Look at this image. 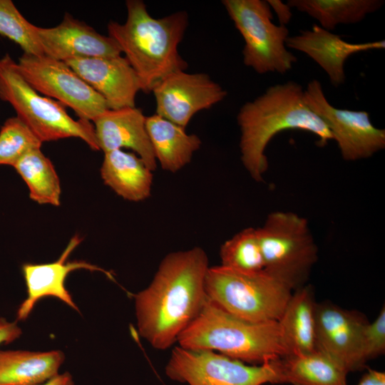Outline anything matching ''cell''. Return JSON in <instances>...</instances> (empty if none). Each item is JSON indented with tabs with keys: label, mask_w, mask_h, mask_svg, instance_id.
Returning <instances> with one entry per match:
<instances>
[{
	"label": "cell",
	"mask_w": 385,
	"mask_h": 385,
	"mask_svg": "<svg viewBox=\"0 0 385 385\" xmlns=\"http://www.w3.org/2000/svg\"><path fill=\"white\" fill-rule=\"evenodd\" d=\"M208 257L200 247L166 255L147 287L134 296L137 327L153 348L165 350L202 310Z\"/></svg>",
	"instance_id": "6da1fadb"
},
{
	"label": "cell",
	"mask_w": 385,
	"mask_h": 385,
	"mask_svg": "<svg viewBox=\"0 0 385 385\" xmlns=\"http://www.w3.org/2000/svg\"><path fill=\"white\" fill-rule=\"evenodd\" d=\"M240 130L241 161L251 178L263 180L268 169L265 149L278 133L301 130L315 135L319 146L333 140L324 122L307 105L304 89L289 81L269 87L265 92L245 103L237 115Z\"/></svg>",
	"instance_id": "7a4b0ae2"
},
{
	"label": "cell",
	"mask_w": 385,
	"mask_h": 385,
	"mask_svg": "<svg viewBox=\"0 0 385 385\" xmlns=\"http://www.w3.org/2000/svg\"><path fill=\"white\" fill-rule=\"evenodd\" d=\"M125 5V22L110 21L108 36L117 42L137 73L141 91L149 93L169 73L187 69L188 63L178 48L188 25V15L179 11L155 19L141 0H127Z\"/></svg>",
	"instance_id": "3957f363"
},
{
	"label": "cell",
	"mask_w": 385,
	"mask_h": 385,
	"mask_svg": "<svg viewBox=\"0 0 385 385\" xmlns=\"http://www.w3.org/2000/svg\"><path fill=\"white\" fill-rule=\"evenodd\" d=\"M177 342L183 348L213 351L252 365L289 355L278 321L242 319L207 297L198 316Z\"/></svg>",
	"instance_id": "277c9868"
},
{
	"label": "cell",
	"mask_w": 385,
	"mask_h": 385,
	"mask_svg": "<svg viewBox=\"0 0 385 385\" xmlns=\"http://www.w3.org/2000/svg\"><path fill=\"white\" fill-rule=\"evenodd\" d=\"M0 99L13 107L16 116L42 143L78 138L92 150H100L93 124L74 120L63 104L40 95L25 80L9 53L0 58Z\"/></svg>",
	"instance_id": "5b68a950"
},
{
	"label": "cell",
	"mask_w": 385,
	"mask_h": 385,
	"mask_svg": "<svg viewBox=\"0 0 385 385\" xmlns=\"http://www.w3.org/2000/svg\"><path fill=\"white\" fill-rule=\"evenodd\" d=\"M205 287L215 305L251 322L278 321L293 292L265 270L245 273L220 265L209 267Z\"/></svg>",
	"instance_id": "8992f818"
},
{
	"label": "cell",
	"mask_w": 385,
	"mask_h": 385,
	"mask_svg": "<svg viewBox=\"0 0 385 385\" xmlns=\"http://www.w3.org/2000/svg\"><path fill=\"white\" fill-rule=\"evenodd\" d=\"M257 232L264 270L293 291L304 286L318 259L308 220L293 212L274 211Z\"/></svg>",
	"instance_id": "52a82bcc"
},
{
	"label": "cell",
	"mask_w": 385,
	"mask_h": 385,
	"mask_svg": "<svg viewBox=\"0 0 385 385\" xmlns=\"http://www.w3.org/2000/svg\"><path fill=\"white\" fill-rule=\"evenodd\" d=\"M222 4L244 39L246 66L260 74H283L292 68L297 58L285 45L289 30L272 23V9L267 1L223 0Z\"/></svg>",
	"instance_id": "ba28073f"
},
{
	"label": "cell",
	"mask_w": 385,
	"mask_h": 385,
	"mask_svg": "<svg viewBox=\"0 0 385 385\" xmlns=\"http://www.w3.org/2000/svg\"><path fill=\"white\" fill-rule=\"evenodd\" d=\"M279 359L246 364L222 354L175 346L165 367L171 380L188 385L282 384Z\"/></svg>",
	"instance_id": "9c48e42d"
},
{
	"label": "cell",
	"mask_w": 385,
	"mask_h": 385,
	"mask_svg": "<svg viewBox=\"0 0 385 385\" xmlns=\"http://www.w3.org/2000/svg\"><path fill=\"white\" fill-rule=\"evenodd\" d=\"M17 66L37 92L71 108L78 119L93 122L108 110L104 98L64 61L23 53Z\"/></svg>",
	"instance_id": "30bf717a"
},
{
	"label": "cell",
	"mask_w": 385,
	"mask_h": 385,
	"mask_svg": "<svg viewBox=\"0 0 385 385\" xmlns=\"http://www.w3.org/2000/svg\"><path fill=\"white\" fill-rule=\"evenodd\" d=\"M304 95L309 108L327 125L344 160L369 158L385 148V130L373 125L368 112L334 107L316 79L308 83Z\"/></svg>",
	"instance_id": "8fae6325"
},
{
	"label": "cell",
	"mask_w": 385,
	"mask_h": 385,
	"mask_svg": "<svg viewBox=\"0 0 385 385\" xmlns=\"http://www.w3.org/2000/svg\"><path fill=\"white\" fill-rule=\"evenodd\" d=\"M155 98V114L186 128L197 112L222 101L227 92L205 73L178 71L159 81L151 91Z\"/></svg>",
	"instance_id": "7c38bea8"
},
{
	"label": "cell",
	"mask_w": 385,
	"mask_h": 385,
	"mask_svg": "<svg viewBox=\"0 0 385 385\" xmlns=\"http://www.w3.org/2000/svg\"><path fill=\"white\" fill-rule=\"evenodd\" d=\"M315 322L317 349L333 357L349 372L365 368L362 342L368 321L364 315L332 302H317Z\"/></svg>",
	"instance_id": "4fadbf2b"
},
{
	"label": "cell",
	"mask_w": 385,
	"mask_h": 385,
	"mask_svg": "<svg viewBox=\"0 0 385 385\" xmlns=\"http://www.w3.org/2000/svg\"><path fill=\"white\" fill-rule=\"evenodd\" d=\"M64 62L104 98L108 109L135 107L142 86L125 57L75 58Z\"/></svg>",
	"instance_id": "5bb4252c"
},
{
	"label": "cell",
	"mask_w": 385,
	"mask_h": 385,
	"mask_svg": "<svg viewBox=\"0 0 385 385\" xmlns=\"http://www.w3.org/2000/svg\"><path fill=\"white\" fill-rule=\"evenodd\" d=\"M36 33L44 55L61 61L75 58L115 57L122 53L113 38L99 34L68 13L54 27L36 26Z\"/></svg>",
	"instance_id": "9a60e30c"
},
{
	"label": "cell",
	"mask_w": 385,
	"mask_h": 385,
	"mask_svg": "<svg viewBox=\"0 0 385 385\" xmlns=\"http://www.w3.org/2000/svg\"><path fill=\"white\" fill-rule=\"evenodd\" d=\"M81 240L82 239L78 235L73 236L61 257L55 262L23 265L22 273L26 282L27 297L17 310V320L22 321L27 319L36 303L46 297H56L70 307L78 311V307L65 287L66 279L72 271L81 269L100 271L113 279L110 272L86 261L67 260L69 255Z\"/></svg>",
	"instance_id": "2e32d148"
},
{
	"label": "cell",
	"mask_w": 385,
	"mask_h": 385,
	"mask_svg": "<svg viewBox=\"0 0 385 385\" xmlns=\"http://www.w3.org/2000/svg\"><path fill=\"white\" fill-rule=\"evenodd\" d=\"M146 116L136 107L107 110L93 121L99 149H131L153 172L157 161L146 129Z\"/></svg>",
	"instance_id": "e0dca14e"
},
{
	"label": "cell",
	"mask_w": 385,
	"mask_h": 385,
	"mask_svg": "<svg viewBox=\"0 0 385 385\" xmlns=\"http://www.w3.org/2000/svg\"><path fill=\"white\" fill-rule=\"evenodd\" d=\"M285 45L312 58L327 73L331 83L337 87L345 81L344 63L350 56L373 49H384L385 41L349 43L340 36L314 24L310 30L288 36Z\"/></svg>",
	"instance_id": "ac0fdd59"
},
{
	"label": "cell",
	"mask_w": 385,
	"mask_h": 385,
	"mask_svg": "<svg viewBox=\"0 0 385 385\" xmlns=\"http://www.w3.org/2000/svg\"><path fill=\"white\" fill-rule=\"evenodd\" d=\"M100 172L104 183L125 200L140 202L151 194L153 171L133 153H104Z\"/></svg>",
	"instance_id": "d6986e66"
},
{
	"label": "cell",
	"mask_w": 385,
	"mask_h": 385,
	"mask_svg": "<svg viewBox=\"0 0 385 385\" xmlns=\"http://www.w3.org/2000/svg\"><path fill=\"white\" fill-rule=\"evenodd\" d=\"M145 125L156 161L165 171L181 170L201 146L199 136L157 114L146 117Z\"/></svg>",
	"instance_id": "ffe728a7"
},
{
	"label": "cell",
	"mask_w": 385,
	"mask_h": 385,
	"mask_svg": "<svg viewBox=\"0 0 385 385\" xmlns=\"http://www.w3.org/2000/svg\"><path fill=\"white\" fill-rule=\"evenodd\" d=\"M314 290L311 285L293 291L278 320L289 355H302L317 350Z\"/></svg>",
	"instance_id": "44dd1931"
},
{
	"label": "cell",
	"mask_w": 385,
	"mask_h": 385,
	"mask_svg": "<svg viewBox=\"0 0 385 385\" xmlns=\"http://www.w3.org/2000/svg\"><path fill=\"white\" fill-rule=\"evenodd\" d=\"M58 350L0 351V385H38L58 374L64 361Z\"/></svg>",
	"instance_id": "7402d4cb"
},
{
	"label": "cell",
	"mask_w": 385,
	"mask_h": 385,
	"mask_svg": "<svg viewBox=\"0 0 385 385\" xmlns=\"http://www.w3.org/2000/svg\"><path fill=\"white\" fill-rule=\"evenodd\" d=\"M282 384L291 385H347V369L327 354L315 350L279 359Z\"/></svg>",
	"instance_id": "603a6c76"
},
{
	"label": "cell",
	"mask_w": 385,
	"mask_h": 385,
	"mask_svg": "<svg viewBox=\"0 0 385 385\" xmlns=\"http://www.w3.org/2000/svg\"><path fill=\"white\" fill-rule=\"evenodd\" d=\"M382 0H289L287 4L317 19L331 31L339 24H355L379 9Z\"/></svg>",
	"instance_id": "cb8c5ba5"
},
{
	"label": "cell",
	"mask_w": 385,
	"mask_h": 385,
	"mask_svg": "<svg viewBox=\"0 0 385 385\" xmlns=\"http://www.w3.org/2000/svg\"><path fill=\"white\" fill-rule=\"evenodd\" d=\"M29 190L31 200L38 204H61L60 180L53 165L41 150H31L13 166Z\"/></svg>",
	"instance_id": "d4e9b609"
},
{
	"label": "cell",
	"mask_w": 385,
	"mask_h": 385,
	"mask_svg": "<svg viewBox=\"0 0 385 385\" xmlns=\"http://www.w3.org/2000/svg\"><path fill=\"white\" fill-rule=\"evenodd\" d=\"M220 265L241 272L263 271L264 260L257 227H249L237 232L220 247Z\"/></svg>",
	"instance_id": "484cf974"
},
{
	"label": "cell",
	"mask_w": 385,
	"mask_h": 385,
	"mask_svg": "<svg viewBox=\"0 0 385 385\" xmlns=\"http://www.w3.org/2000/svg\"><path fill=\"white\" fill-rule=\"evenodd\" d=\"M36 27L21 14L11 0H0V36L18 44L24 53L43 56Z\"/></svg>",
	"instance_id": "4316f807"
},
{
	"label": "cell",
	"mask_w": 385,
	"mask_h": 385,
	"mask_svg": "<svg viewBox=\"0 0 385 385\" xmlns=\"http://www.w3.org/2000/svg\"><path fill=\"white\" fill-rule=\"evenodd\" d=\"M42 142L16 115L7 118L0 129V165L14 166L28 152L41 148Z\"/></svg>",
	"instance_id": "83f0119b"
},
{
	"label": "cell",
	"mask_w": 385,
	"mask_h": 385,
	"mask_svg": "<svg viewBox=\"0 0 385 385\" xmlns=\"http://www.w3.org/2000/svg\"><path fill=\"white\" fill-rule=\"evenodd\" d=\"M363 356L366 362L385 352V308H381L371 323L367 322L363 331Z\"/></svg>",
	"instance_id": "f1b7e54d"
},
{
	"label": "cell",
	"mask_w": 385,
	"mask_h": 385,
	"mask_svg": "<svg viewBox=\"0 0 385 385\" xmlns=\"http://www.w3.org/2000/svg\"><path fill=\"white\" fill-rule=\"evenodd\" d=\"M22 332L16 322H9L0 317V344H8L18 339Z\"/></svg>",
	"instance_id": "f546056e"
},
{
	"label": "cell",
	"mask_w": 385,
	"mask_h": 385,
	"mask_svg": "<svg viewBox=\"0 0 385 385\" xmlns=\"http://www.w3.org/2000/svg\"><path fill=\"white\" fill-rule=\"evenodd\" d=\"M271 9L274 10L280 22L279 25L285 26L288 24L292 18V8L287 3H283L280 0H267Z\"/></svg>",
	"instance_id": "4dcf8cb0"
},
{
	"label": "cell",
	"mask_w": 385,
	"mask_h": 385,
	"mask_svg": "<svg viewBox=\"0 0 385 385\" xmlns=\"http://www.w3.org/2000/svg\"><path fill=\"white\" fill-rule=\"evenodd\" d=\"M358 385H385V373L375 369H369Z\"/></svg>",
	"instance_id": "1f68e13d"
},
{
	"label": "cell",
	"mask_w": 385,
	"mask_h": 385,
	"mask_svg": "<svg viewBox=\"0 0 385 385\" xmlns=\"http://www.w3.org/2000/svg\"><path fill=\"white\" fill-rule=\"evenodd\" d=\"M38 385H74L73 377L68 372L58 374L43 384Z\"/></svg>",
	"instance_id": "d6a6232c"
}]
</instances>
